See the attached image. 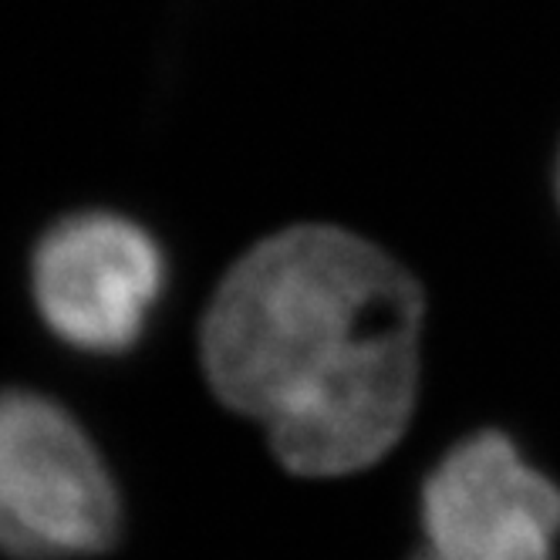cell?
<instances>
[{"label":"cell","instance_id":"1","mask_svg":"<svg viewBox=\"0 0 560 560\" xmlns=\"http://www.w3.org/2000/svg\"><path fill=\"white\" fill-rule=\"evenodd\" d=\"M422 291L375 240L335 223L260 236L223 273L203 317V369L236 412L267 425L298 476L378 463L419 388Z\"/></svg>","mask_w":560,"mask_h":560},{"label":"cell","instance_id":"2","mask_svg":"<svg viewBox=\"0 0 560 560\" xmlns=\"http://www.w3.org/2000/svg\"><path fill=\"white\" fill-rule=\"evenodd\" d=\"M115 537L118 490L85 429L48 395L0 392V550L65 560Z\"/></svg>","mask_w":560,"mask_h":560},{"label":"cell","instance_id":"3","mask_svg":"<svg viewBox=\"0 0 560 560\" xmlns=\"http://www.w3.org/2000/svg\"><path fill=\"white\" fill-rule=\"evenodd\" d=\"M170 260L155 233L108 207L71 210L37 236L31 298L65 345L122 354L149 328L166 294Z\"/></svg>","mask_w":560,"mask_h":560},{"label":"cell","instance_id":"4","mask_svg":"<svg viewBox=\"0 0 560 560\" xmlns=\"http://www.w3.org/2000/svg\"><path fill=\"white\" fill-rule=\"evenodd\" d=\"M425 544L416 560H550L560 490L500 432H479L422 487Z\"/></svg>","mask_w":560,"mask_h":560},{"label":"cell","instance_id":"5","mask_svg":"<svg viewBox=\"0 0 560 560\" xmlns=\"http://www.w3.org/2000/svg\"><path fill=\"white\" fill-rule=\"evenodd\" d=\"M550 186H553V196H557V207H560V145H557V155H553V170H550Z\"/></svg>","mask_w":560,"mask_h":560}]
</instances>
